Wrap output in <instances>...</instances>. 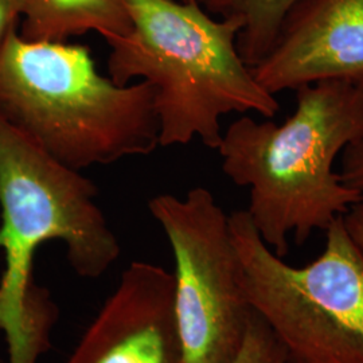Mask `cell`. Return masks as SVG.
Listing matches in <instances>:
<instances>
[{
  "label": "cell",
  "instance_id": "cell-1",
  "mask_svg": "<svg viewBox=\"0 0 363 363\" xmlns=\"http://www.w3.org/2000/svg\"><path fill=\"white\" fill-rule=\"evenodd\" d=\"M363 139V79L330 78L296 89L286 121L232 123L217 148L222 171L249 187L247 214L261 238L284 259L289 235L303 245L363 196L334 171L337 155Z\"/></svg>",
  "mask_w": 363,
  "mask_h": 363
},
{
  "label": "cell",
  "instance_id": "cell-2",
  "mask_svg": "<svg viewBox=\"0 0 363 363\" xmlns=\"http://www.w3.org/2000/svg\"><path fill=\"white\" fill-rule=\"evenodd\" d=\"M132 30L108 42L109 78L132 79L155 89L162 147L184 145L198 138L217 150L220 117L256 112L272 118L280 112L237 50L240 25L206 13L196 1L123 0Z\"/></svg>",
  "mask_w": 363,
  "mask_h": 363
},
{
  "label": "cell",
  "instance_id": "cell-3",
  "mask_svg": "<svg viewBox=\"0 0 363 363\" xmlns=\"http://www.w3.org/2000/svg\"><path fill=\"white\" fill-rule=\"evenodd\" d=\"M0 113L77 171L160 145L150 82L117 85L99 73L86 46L18 31L0 48Z\"/></svg>",
  "mask_w": 363,
  "mask_h": 363
},
{
  "label": "cell",
  "instance_id": "cell-4",
  "mask_svg": "<svg viewBox=\"0 0 363 363\" xmlns=\"http://www.w3.org/2000/svg\"><path fill=\"white\" fill-rule=\"evenodd\" d=\"M97 186L46 152L0 113V330L9 350H27L37 337L43 288L34 256L60 240L79 277L99 279L120 256L116 234L96 203Z\"/></svg>",
  "mask_w": 363,
  "mask_h": 363
},
{
  "label": "cell",
  "instance_id": "cell-5",
  "mask_svg": "<svg viewBox=\"0 0 363 363\" xmlns=\"http://www.w3.org/2000/svg\"><path fill=\"white\" fill-rule=\"evenodd\" d=\"M240 281L289 363H363V249L343 216L325 229L322 255L304 267L279 257L247 210L229 216Z\"/></svg>",
  "mask_w": 363,
  "mask_h": 363
},
{
  "label": "cell",
  "instance_id": "cell-6",
  "mask_svg": "<svg viewBox=\"0 0 363 363\" xmlns=\"http://www.w3.org/2000/svg\"><path fill=\"white\" fill-rule=\"evenodd\" d=\"M148 208L175 259L174 312L187 363H233L252 307L240 281L229 216L205 187L154 196Z\"/></svg>",
  "mask_w": 363,
  "mask_h": 363
},
{
  "label": "cell",
  "instance_id": "cell-7",
  "mask_svg": "<svg viewBox=\"0 0 363 363\" xmlns=\"http://www.w3.org/2000/svg\"><path fill=\"white\" fill-rule=\"evenodd\" d=\"M66 363H187L174 312V276L133 261Z\"/></svg>",
  "mask_w": 363,
  "mask_h": 363
},
{
  "label": "cell",
  "instance_id": "cell-8",
  "mask_svg": "<svg viewBox=\"0 0 363 363\" xmlns=\"http://www.w3.org/2000/svg\"><path fill=\"white\" fill-rule=\"evenodd\" d=\"M250 69L273 96L330 78L363 79V0H296L271 52Z\"/></svg>",
  "mask_w": 363,
  "mask_h": 363
},
{
  "label": "cell",
  "instance_id": "cell-9",
  "mask_svg": "<svg viewBox=\"0 0 363 363\" xmlns=\"http://www.w3.org/2000/svg\"><path fill=\"white\" fill-rule=\"evenodd\" d=\"M22 18L21 35L30 40L65 42L89 31L109 40L132 30L123 0H22Z\"/></svg>",
  "mask_w": 363,
  "mask_h": 363
},
{
  "label": "cell",
  "instance_id": "cell-10",
  "mask_svg": "<svg viewBox=\"0 0 363 363\" xmlns=\"http://www.w3.org/2000/svg\"><path fill=\"white\" fill-rule=\"evenodd\" d=\"M296 0H198L206 13L240 25L237 50L249 67L271 52L286 11Z\"/></svg>",
  "mask_w": 363,
  "mask_h": 363
},
{
  "label": "cell",
  "instance_id": "cell-11",
  "mask_svg": "<svg viewBox=\"0 0 363 363\" xmlns=\"http://www.w3.org/2000/svg\"><path fill=\"white\" fill-rule=\"evenodd\" d=\"M233 363H289L284 347L271 328L252 311L244 343Z\"/></svg>",
  "mask_w": 363,
  "mask_h": 363
},
{
  "label": "cell",
  "instance_id": "cell-12",
  "mask_svg": "<svg viewBox=\"0 0 363 363\" xmlns=\"http://www.w3.org/2000/svg\"><path fill=\"white\" fill-rule=\"evenodd\" d=\"M340 177L347 187L357 190L363 196V139L343 151Z\"/></svg>",
  "mask_w": 363,
  "mask_h": 363
},
{
  "label": "cell",
  "instance_id": "cell-13",
  "mask_svg": "<svg viewBox=\"0 0 363 363\" xmlns=\"http://www.w3.org/2000/svg\"><path fill=\"white\" fill-rule=\"evenodd\" d=\"M22 18V0H0V48L16 31Z\"/></svg>",
  "mask_w": 363,
  "mask_h": 363
},
{
  "label": "cell",
  "instance_id": "cell-14",
  "mask_svg": "<svg viewBox=\"0 0 363 363\" xmlns=\"http://www.w3.org/2000/svg\"><path fill=\"white\" fill-rule=\"evenodd\" d=\"M343 220L354 241L363 249V198L343 216Z\"/></svg>",
  "mask_w": 363,
  "mask_h": 363
},
{
  "label": "cell",
  "instance_id": "cell-15",
  "mask_svg": "<svg viewBox=\"0 0 363 363\" xmlns=\"http://www.w3.org/2000/svg\"><path fill=\"white\" fill-rule=\"evenodd\" d=\"M183 3H193V1H196V0H181Z\"/></svg>",
  "mask_w": 363,
  "mask_h": 363
}]
</instances>
